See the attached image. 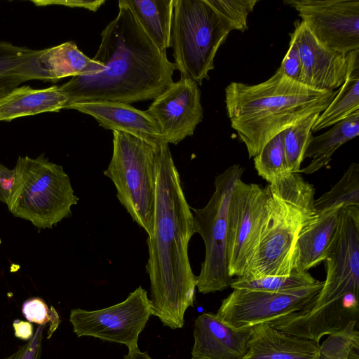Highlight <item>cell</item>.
Segmentation results:
<instances>
[{
    "mask_svg": "<svg viewBox=\"0 0 359 359\" xmlns=\"http://www.w3.org/2000/svg\"><path fill=\"white\" fill-rule=\"evenodd\" d=\"M302 74L300 83L319 90H334L345 81L348 71L347 54L321 45L304 21L294 22Z\"/></svg>",
    "mask_w": 359,
    "mask_h": 359,
    "instance_id": "cell-14",
    "label": "cell"
},
{
    "mask_svg": "<svg viewBox=\"0 0 359 359\" xmlns=\"http://www.w3.org/2000/svg\"><path fill=\"white\" fill-rule=\"evenodd\" d=\"M151 316L147 291L141 286L123 302L96 310H71L69 321L78 337H93L135 348L140 334Z\"/></svg>",
    "mask_w": 359,
    "mask_h": 359,
    "instance_id": "cell-11",
    "label": "cell"
},
{
    "mask_svg": "<svg viewBox=\"0 0 359 359\" xmlns=\"http://www.w3.org/2000/svg\"><path fill=\"white\" fill-rule=\"evenodd\" d=\"M39 80L57 82L69 76H92L102 66L86 55L74 41L39 50L34 58Z\"/></svg>",
    "mask_w": 359,
    "mask_h": 359,
    "instance_id": "cell-18",
    "label": "cell"
},
{
    "mask_svg": "<svg viewBox=\"0 0 359 359\" xmlns=\"http://www.w3.org/2000/svg\"><path fill=\"white\" fill-rule=\"evenodd\" d=\"M222 22L230 30L248 29V16L259 0H206Z\"/></svg>",
    "mask_w": 359,
    "mask_h": 359,
    "instance_id": "cell-30",
    "label": "cell"
},
{
    "mask_svg": "<svg viewBox=\"0 0 359 359\" xmlns=\"http://www.w3.org/2000/svg\"><path fill=\"white\" fill-rule=\"evenodd\" d=\"M320 344L278 330L268 323L252 327L242 359H319Z\"/></svg>",
    "mask_w": 359,
    "mask_h": 359,
    "instance_id": "cell-17",
    "label": "cell"
},
{
    "mask_svg": "<svg viewBox=\"0 0 359 359\" xmlns=\"http://www.w3.org/2000/svg\"><path fill=\"white\" fill-rule=\"evenodd\" d=\"M44 326L37 327L32 338L15 353L3 359H40Z\"/></svg>",
    "mask_w": 359,
    "mask_h": 359,
    "instance_id": "cell-33",
    "label": "cell"
},
{
    "mask_svg": "<svg viewBox=\"0 0 359 359\" xmlns=\"http://www.w3.org/2000/svg\"><path fill=\"white\" fill-rule=\"evenodd\" d=\"M338 90H319L285 76L278 68L255 85L230 83L225 102L231 127L254 158L273 137L313 113H322Z\"/></svg>",
    "mask_w": 359,
    "mask_h": 359,
    "instance_id": "cell-3",
    "label": "cell"
},
{
    "mask_svg": "<svg viewBox=\"0 0 359 359\" xmlns=\"http://www.w3.org/2000/svg\"><path fill=\"white\" fill-rule=\"evenodd\" d=\"M156 148L128 133L113 131L112 156L104 171L119 202L148 236L155 218Z\"/></svg>",
    "mask_w": 359,
    "mask_h": 359,
    "instance_id": "cell-6",
    "label": "cell"
},
{
    "mask_svg": "<svg viewBox=\"0 0 359 359\" xmlns=\"http://www.w3.org/2000/svg\"><path fill=\"white\" fill-rule=\"evenodd\" d=\"M231 31L206 0H174L170 47L181 76L201 85Z\"/></svg>",
    "mask_w": 359,
    "mask_h": 359,
    "instance_id": "cell-7",
    "label": "cell"
},
{
    "mask_svg": "<svg viewBox=\"0 0 359 359\" xmlns=\"http://www.w3.org/2000/svg\"><path fill=\"white\" fill-rule=\"evenodd\" d=\"M269 217L266 187L238 180L228 205L227 265L231 277L243 276L266 229Z\"/></svg>",
    "mask_w": 359,
    "mask_h": 359,
    "instance_id": "cell-9",
    "label": "cell"
},
{
    "mask_svg": "<svg viewBox=\"0 0 359 359\" xmlns=\"http://www.w3.org/2000/svg\"><path fill=\"white\" fill-rule=\"evenodd\" d=\"M16 337L23 340H30L34 332L33 325L28 321L16 319L13 323Z\"/></svg>",
    "mask_w": 359,
    "mask_h": 359,
    "instance_id": "cell-36",
    "label": "cell"
},
{
    "mask_svg": "<svg viewBox=\"0 0 359 359\" xmlns=\"http://www.w3.org/2000/svg\"><path fill=\"white\" fill-rule=\"evenodd\" d=\"M5 203L15 217L39 229H50L72 215L79 198L63 168L43 154L19 156Z\"/></svg>",
    "mask_w": 359,
    "mask_h": 359,
    "instance_id": "cell-5",
    "label": "cell"
},
{
    "mask_svg": "<svg viewBox=\"0 0 359 359\" xmlns=\"http://www.w3.org/2000/svg\"><path fill=\"white\" fill-rule=\"evenodd\" d=\"M269 217L266 229L241 278L289 276L301 233L317 218L315 188L299 173H290L266 186Z\"/></svg>",
    "mask_w": 359,
    "mask_h": 359,
    "instance_id": "cell-4",
    "label": "cell"
},
{
    "mask_svg": "<svg viewBox=\"0 0 359 359\" xmlns=\"http://www.w3.org/2000/svg\"><path fill=\"white\" fill-rule=\"evenodd\" d=\"M22 313L29 323L44 326L50 323L48 337L57 329L60 323V318L53 307L50 309L41 298L33 297L27 299L22 306Z\"/></svg>",
    "mask_w": 359,
    "mask_h": 359,
    "instance_id": "cell-31",
    "label": "cell"
},
{
    "mask_svg": "<svg viewBox=\"0 0 359 359\" xmlns=\"http://www.w3.org/2000/svg\"><path fill=\"white\" fill-rule=\"evenodd\" d=\"M252 327L234 330L213 313H203L194 321L191 359H242Z\"/></svg>",
    "mask_w": 359,
    "mask_h": 359,
    "instance_id": "cell-16",
    "label": "cell"
},
{
    "mask_svg": "<svg viewBox=\"0 0 359 359\" xmlns=\"http://www.w3.org/2000/svg\"><path fill=\"white\" fill-rule=\"evenodd\" d=\"M320 113L301 118L284 130V149L290 173H298L304 155L313 137L311 128Z\"/></svg>",
    "mask_w": 359,
    "mask_h": 359,
    "instance_id": "cell-26",
    "label": "cell"
},
{
    "mask_svg": "<svg viewBox=\"0 0 359 359\" xmlns=\"http://www.w3.org/2000/svg\"><path fill=\"white\" fill-rule=\"evenodd\" d=\"M343 206H359V164L357 163H352L331 189L314 201L317 215Z\"/></svg>",
    "mask_w": 359,
    "mask_h": 359,
    "instance_id": "cell-25",
    "label": "cell"
},
{
    "mask_svg": "<svg viewBox=\"0 0 359 359\" xmlns=\"http://www.w3.org/2000/svg\"><path fill=\"white\" fill-rule=\"evenodd\" d=\"M66 109L90 115L104 129L128 133L154 147L165 142L155 119L147 111L137 109L128 104L85 102L69 104Z\"/></svg>",
    "mask_w": 359,
    "mask_h": 359,
    "instance_id": "cell-15",
    "label": "cell"
},
{
    "mask_svg": "<svg viewBox=\"0 0 359 359\" xmlns=\"http://www.w3.org/2000/svg\"><path fill=\"white\" fill-rule=\"evenodd\" d=\"M289 48L279 69L288 78L300 82L302 74V62L294 32L290 34Z\"/></svg>",
    "mask_w": 359,
    "mask_h": 359,
    "instance_id": "cell-32",
    "label": "cell"
},
{
    "mask_svg": "<svg viewBox=\"0 0 359 359\" xmlns=\"http://www.w3.org/2000/svg\"><path fill=\"white\" fill-rule=\"evenodd\" d=\"M323 285H313L282 292L234 289L222 301L216 316L234 330L251 328L302 310Z\"/></svg>",
    "mask_w": 359,
    "mask_h": 359,
    "instance_id": "cell-10",
    "label": "cell"
},
{
    "mask_svg": "<svg viewBox=\"0 0 359 359\" xmlns=\"http://www.w3.org/2000/svg\"><path fill=\"white\" fill-rule=\"evenodd\" d=\"M101 37L93 59L102 65V71L73 76L60 86L69 97L68 105L85 102L130 104L154 100L173 82L175 63L147 36L123 0L118 1V14Z\"/></svg>",
    "mask_w": 359,
    "mask_h": 359,
    "instance_id": "cell-2",
    "label": "cell"
},
{
    "mask_svg": "<svg viewBox=\"0 0 359 359\" xmlns=\"http://www.w3.org/2000/svg\"><path fill=\"white\" fill-rule=\"evenodd\" d=\"M13 170L0 163V201L5 203L11 187Z\"/></svg>",
    "mask_w": 359,
    "mask_h": 359,
    "instance_id": "cell-35",
    "label": "cell"
},
{
    "mask_svg": "<svg viewBox=\"0 0 359 359\" xmlns=\"http://www.w3.org/2000/svg\"><path fill=\"white\" fill-rule=\"evenodd\" d=\"M318 282L309 271L292 270L289 276H269L256 279L236 278L229 287L269 292H282L311 285Z\"/></svg>",
    "mask_w": 359,
    "mask_h": 359,
    "instance_id": "cell-28",
    "label": "cell"
},
{
    "mask_svg": "<svg viewBox=\"0 0 359 359\" xmlns=\"http://www.w3.org/2000/svg\"><path fill=\"white\" fill-rule=\"evenodd\" d=\"M294 8L316 40L344 54L359 50V1L285 0Z\"/></svg>",
    "mask_w": 359,
    "mask_h": 359,
    "instance_id": "cell-12",
    "label": "cell"
},
{
    "mask_svg": "<svg viewBox=\"0 0 359 359\" xmlns=\"http://www.w3.org/2000/svg\"><path fill=\"white\" fill-rule=\"evenodd\" d=\"M105 3V0H69L48 1V4H60L72 8H83L95 12Z\"/></svg>",
    "mask_w": 359,
    "mask_h": 359,
    "instance_id": "cell-34",
    "label": "cell"
},
{
    "mask_svg": "<svg viewBox=\"0 0 359 359\" xmlns=\"http://www.w3.org/2000/svg\"><path fill=\"white\" fill-rule=\"evenodd\" d=\"M194 217L168 144L156 148V195L153 233L147 238L146 266L150 280L151 315L172 329L184 324L194 306L196 276L189 262Z\"/></svg>",
    "mask_w": 359,
    "mask_h": 359,
    "instance_id": "cell-1",
    "label": "cell"
},
{
    "mask_svg": "<svg viewBox=\"0 0 359 359\" xmlns=\"http://www.w3.org/2000/svg\"><path fill=\"white\" fill-rule=\"evenodd\" d=\"M124 359H152L147 352H142L138 346L128 349V353L124 355Z\"/></svg>",
    "mask_w": 359,
    "mask_h": 359,
    "instance_id": "cell-37",
    "label": "cell"
},
{
    "mask_svg": "<svg viewBox=\"0 0 359 359\" xmlns=\"http://www.w3.org/2000/svg\"><path fill=\"white\" fill-rule=\"evenodd\" d=\"M359 134V110L320 135L312 137L304 158H311V163L299 172L312 174L328 165L335 151Z\"/></svg>",
    "mask_w": 359,
    "mask_h": 359,
    "instance_id": "cell-22",
    "label": "cell"
},
{
    "mask_svg": "<svg viewBox=\"0 0 359 359\" xmlns=\"http://www.w3.org/2000/svg\"><path fill=\"white\" fill-rule=\"evenodd\" d=\"M39 50L0 41V97L24 82L39 80L34 63Z\"/></svg>",
    "mask_w": 359,
    "mask_h": 359,
    "instance_id": "cell-24",
    "label": "cell"
},
{
    "mask_svg": "<svg viewBox=\"0 0 359 359\" xmlns=\"http://www.w3.org/2000/svg\"><path fill=\"white\" fill-rule=\"evenodd\" d=\"M347 57L345 81L328 107L317 118L312 132L334 125L359 110V50L349 52Z\"/></svg>",
    "mask_w": 359,
    "mask_h": 359,
    "instance_id": "cell-23",
    "label": "cell"
},
{
    "mask_svg": "<svg viewBox=\"0 0 359 359\" xmlns=\"http://www.w3.org/2000/svg\"><path fill=\"white\" fill-rule=\"evenodd\" d=\"M147 111L158 123L165 142L177 144L191 136L203 120L198 85L181 76L154 99Z\"/></svg>",
    "mask_w": 359,
    "mask_h": 359,
    "instance_id": "cell-13",
    "label": "cell"
},
{
    "mask_svg": "<svg viewBox=\"0 0 359 359\" xmlns=\"http://www.w3.org/2000/svg\"><path fill=\"white\" fill-rule=\"evenodd\" d=\"M319 359H359V330L351 321L341 331L328 335L320 345Z\"/></svg>",
    "mask_w": 359,
    "mask_h": 359,
    "instance_id": "cell-29",
    "label": "cell"
},
{
    "mask_svg": "<svg viewBox=\"0 0 359 359\" xmlns=\"http://www.w3.org/2000/svg\"><path fill=\"white\" fill-rule=\"evenodd\" d=\"M255 168L268 184L290 174L284 149V130L270 140L254 157Z\"/></svg>",
    "mask_w": 359,
    "mask_h": 359,
    "instance_id": "cell-27",
    "label": "cell"
},
{
    "mask_svg": "<svg viewBox=\"0 0 359 359\" xmlns=\"http://www.w3.org/2000/svg\"><path fill=\"white\" fill-rule=\"evenodd\" d=\"M341 208L318 214L299 236L293 270L309 271L323 263L333 241Z\"/></svg>",
    "mask_w": 359,
    "mask_h": 359,
    "instance_id": "cell-20",
    "label": "cell"
},
{
    "mask_svg": "<svg viewBox=\"0 0 359 359\" xmlns=\"http://www.w3.org/2000/svg\"><path fill=\"white\" fill-rule=\"evenodd\" d=\"M174 0H123L138 23L161 51L170 47Z\"/></svg>",
    "mask_w": 359,
    "mask_h": 359,
    "instance_id": "cell-21",
    "label": "cell"
},
{
    "mask_svg": "<svg viewBox=\"0 0 359 359\" xmlns=\"http://www.w3.org/2000/svg\"><path fill=\"white\" fill-rule=\"evenodd\" d=\"M69 97L54 85L45 88L18 86L0 97V121L66 109Z\"/></svg>",
    "mask_w": 359,
    "mask_h": 359,
    "instance_id": "cell-19",
    "label": "cell"
},
{
    "mask_svg": "<svg viewBox=\"0 0 359 359\" xmlns=\"http://www.w3.org/2000/svg\"><path fill=\"white\" fill-rule=\"evenodd\" d=\"M238 164L229 166L215 179V190L202 208H191L195 233L205 245V259L196 276L199 292L208 294L228 288L233 279L227 265L228 205L233 187L243 173Z\"/></svg>",
    "mask_w": 359,
    "mask_h": 359,
    "instance_id": "cell-8",
    "label": "cell"
}]
</instances>
